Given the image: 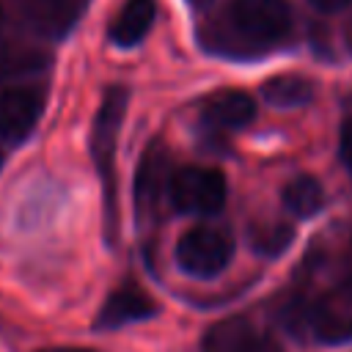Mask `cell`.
I'll use <instances>...</instances> for the list:
<instances>
[{
	"instance_id": "cell-4",
	"label": "cell",
	"mask_w": 352,
	"mask_h": 352,
	"mask_svg": "<svg viewBox=\"0 0 352 352\" xmlns=\"http://www.w3.org/2000/svg\"><path fill=\"white\" fill-rule=\"evenodd\" d=\"M226 198H228V184L217 168H204V165L176 168L168 184V201L182 214H195V217L217 214L226 206Z\"/></svg>"
},
{
	"instance_id": "cell-13",
	"label": "cell",
	"mask_w": 352,
	"mask_h": 352,
	"mask_svg": "<svg viewBox=\"0 0 352 352\" xmlns=\"http://www.w3.org/2000/svg\"><path fill=\"white\" fill-rule=\"evenodd\" d=\"M283 206L292 217L305 220L311 214H316L324 206V190L314 176H294L286 187H283Z\"/></svg>"
},
{
	"instance_id": "cell-6",
	"label": "cell",
	"mask_w": 352,
	"mask_h": 352,
	"mask_svg": "<svg viewBox=\"0 0 352 352\" xmlns=\"http://www.w3.org/2000/svg\"><path fill=\"white\" fill-rule=\"evenodd\" d=\"M47 104L44 88L22 85V88H6L0 91V140L19 146L25 143L36 124L41 121Z\"/></svg>"
},
{
	"instance_id": "cell-10",
	"label": "cell",
	"mask_w": 352,
	"mask_h": 352,
	"mask_svg": "<svg viewBox=\"0 0 352 352\" xmlns=\"http://www.w3.org/2000/svg\"><path fill=\"white\" fill-rule=\"evenodd\" d=\"M170 176H173V170L168 168V157H165V151L154 143V146L140 157V168H138V179H135V204H138V214L151 212L160 198H168Z\"/></svg>"
},
{
	"instance_id": "cell-12",
	"label": "cell",
	"mask_w": 352,
	"mask_h": 352,
	"mask_svg": "<svg viewBox=\"0 0 352 352\" xmlns=\"http://www.w3.org/2000/svg\"><path fill=\"white\" fill-rule=\"evenodd\" d=\"M261 96L272 107H280V110L302 107L314 99V82L302 74H278L261 85Z\"/></svg>"
},
{
	"instance_id": "cell-11",
	"label": "cell",
	"mask_w": 352,
	"mask_h": 352,
	"mask_svg": "<svg viewBox=\"0 0 352 352\" xmlns=\"http://www.w3.org/2000/svg\"><path fill=\"white\" fill-rule=\"evenodd\" d=\"M157 16V0H126L110 25V41L116 47H135L146 38Z\"/></svg>"
},
{
	"instance_id": "cell-19",
	"label": "cell",
	"mask_w": 352,
	"mask_h": 352,
	"mask_svg": "<svg viewBox=\"0 0 352 352\" xmlns=\"http://www.w3.org/2000/svg\"><path fill=\"white\" fill-rule=\"evenodd\" d=\"M0 168H3V154H0Z\"/></svg>"
},
{
	"instance_id": "cell-14",
	"label": "cell",
	"mask_w": 352,
	"mask_h": 352,
	"mask_svg": "<svg viewBox=\"0 0 352 352\" xmlns=\"http://www.w3.org/2000/svg\"><path fill=\"white\" fill-rule=\"evenodd\" d=\"M292 226L286 223H258L250 228V248L261 256H280L292 245Z\"/></svg>"
},
{
	"instance_id": "cell-1",
	"label": "cell",
	"mask_w": 352,
	"mask_h": 352,
	"mask_svg": "<svg viewBox=\"0 0 352 352\" xmlns=\"http://www.w3.org/2000/svg\"><path fill=\"white\" fill-rule=\"evenodd\" d=\"M228 50L264 52L280 44L292 30V8L286 0H231L223 14Z\"/></svg>"
},
{
	"instance_id": "cell-3",
	"label": "cell",
	"mask_w": 352,
	"mask_h": 352,
	"mask_svg": "<svg viewBox=\"0 0 352 352\" xmlns=\"http://www.w3.org/2000/svg\"><path fill=\"white\" fill-rule=\"evenodd\" d=\"M300 324L322 344H349L352 341V283L338 280L319 292L314 300L292 308Z\"/></svg>"
},
{
	"instance_id": "cell-16",
	"label": "cell",
	"mask_w": 352,
	"mask_h": 352,
	"mask_svg": "<svg viewBox=\"0 0 352 352\" xmlns=\"http://www.w3.org/2000/svg\"><path fill=\"white\" fill-rule=\"evenodd\" d=\"M316 11H322V14H338V11H344L352 0H308Z\"/></svg>"
},
{
	"instance_id": "cell-17",
	"label": "cell",
	"mask_w": 352,
	"mask_h": 352,
	"mask_svg": "<svg viewBox=\"0 0 352 352\" xmlns=\"http://www.w3.org/2000/svg\"><path fill=\"white\" fill-rule=\"evenodd\" d=\"M41 352H96L88 346H52V349H41Z\"/></svg>"
},
{
	"instance_id": "cell-18",
	"label": "cell",
	"mask_w": 352,
	"mask_h": 352,
	"mask_svg": "<svg viewBox=\"0 0 352 352\" xmlns=\"http://www.w3.org/2000/svg\"><path fill=\"white\" fill-rule=\"evenodd\" d=\"M346 283H352V236H349V256H346V275L341 278Z\"/></svg>"
},
{
	"instance_id": "cell-9",
	"label": "cell",
	"mask_w": 352,
	"mask_h": 352,
	"mask_svg": "<svg viewBox=\"0 0 352 352\" xmlns=\"http://www.w3.org/2000/svg\"><path fill=\"white\" fill-rule=\"evenodd\" d=\"M201 118L206 126L212 129H242L256 118V102L248 91H236V88H226L212 94L204 102Z\"/></svg>"
},
{
	"instance_id": "cell-5",
	"label": "cell",
	"mask_w": 352,
	"mask_h": 352,
	"mask_svg": "<svg viewBox=\"0 0 352 352\" xmlns=\"http://www.w3.org/2000/svg\"><path fill=\"white\" fill-rule=\"evenodd\" d=\"M234 256V242L226 231L212 226H195L182 234L176 242V264L182 272L198 280H209L220 275Z\"/></svg>"
},
{
	"instance_id": "cell-2",
	"label": "cell",
	"mask_w": 352,
	"mask_h": 352,
	"mask_svg": "<svg viewBox=\"0 0 352 352\" xmlns=\"http://www.w3.org/2000/svg\"><path fill=\"white\" fill-rule=\"evenodd\" d=\"M129 94L124 85H110L96 107L94 129H91V154L99 170V179L104 184V214L107 226H113V170H116V148H118V132L126 116Z\"/></svg>"
},
{
	"instance_id": "cell-7",
	"label": "cell",
	"mask_w": 352,
	"mask_h": 352,
	"mask_svg": "<svg viewBox=\"0 0 352 352\" xmlns=\"http://www.w3.org/2000/svg\"><path fill=\"white\" fill-rule=\"evenodd\" d=\"M201 352H283L280 344L242 316L214 322L201 341Z\"/></svg>"
},
{
	"instance_id": "cell-15",
	"label": "cell",
	"mask_w": 352,
	"mask_h": 352,
	"mask_svg": "<svg viewBox=\"0 0 352 352\" xmlns=\"http://www.w3.org/2000/svg\"><path fill=\"white\" fill-rule=\"evenodd\" d=\"M338 157H341L344 168L352 173V118L341 126V135H338Z\"/></svg>"
},
{
	"instance_id": "cell-8",
	"label": "cell",
	"mask_w": 352,
	"mask_h": 352,
	"mask_svg": "<svg viewBox=\"0 0 352 352\" xmlns=\"http://www.w3.org/2000/svg\"><path fill=\"white\" fill-rule=\"evenodd\" d=\"M154 314H157L154 300L143 289H138L135 283H124L99 308L96 330H118V327H126L132 322L151 319Z\"/></svg>"
}]
</instances>
